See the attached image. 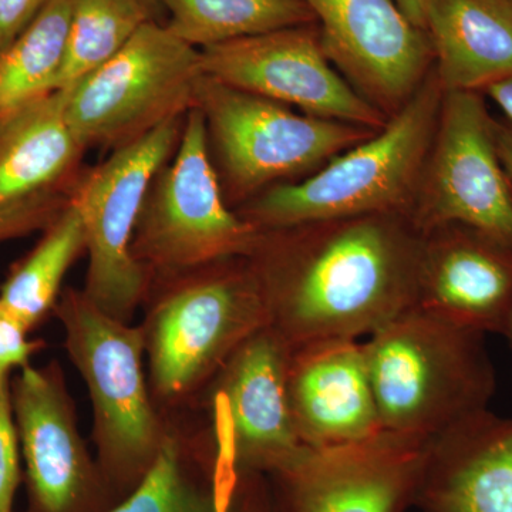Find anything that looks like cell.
Wrapping results in <instances>:
<instances>
[{
  "label": "cell",
  "instance_id": "cell-25",
  "mask_svg": "<svg viewBox=\"0 0 512 512\" xmlns=\"http://www.w3.org/2000/svg\"><path fill=\"white\" fill-rule=\"evenodd\" d=\"M148 20L156 19L140 0H74L55 90L73 86L109 62Z\"/></svg>",
  "mask_w": 512,
  "mask_h": 512
},
{
  "label": "cell",
  "instance_id": "cell-11",
  "mask_svg": "<svg viewBox=\"0 0 512 512\" xmlns=\"http://www.w3.org/2000/svg\"><path fill=\"white\" fill-rule=\"evenodd\" d=\"M291 353L266 325L232 353L208 384V430L222 463L268 477L306 448L289 407Z\"/></svg>",
  "mask_w": 512,
  "mask_h": 512
},
{
  "label": "cell",
  "instance_id": "cell-2",
  "mask_svg": "<svg viewBox=\"0 0 512 512\" xmlns=\"http://www.w3.org/2000/svg\"><path fill=\"white\" fill-rule=\"evenodd\" d=\"M444 89L434 69L382 130L333 157L299 183L259 192L237 211L259 231H274L410 210L433 143Z\"/></svg>",
  "mask_w": 512,
  "mask_h": 512
},
{
  "label": "cell",
  "instance_id": "cell-6",
  "mask_svg": "<svg viewBox=\"0 0 512 512\" xmlns=\"http://www.w3.org/2000/svg\"><path fill=\"white\" fill-rule=\"evenodd\" d=\"M259 237V229L229 208L204 117L192 107L171 163L161 168L147 192L131 244L134 258L153 278H170L249 258Z\"/></svg>",
  "mask_w": 512,
  "mask_h": 512
},
{
  "label": "cell",
  "instance_id": "cell-32",
  "mask_svg": "<svg viewBox=\"0 0 512 512\" xmlns=\"http://www.w3.org/2000/svg\"><path fill=\"white\" fill-rule=\"evenodd\" d=\"M497 146L505 170L512 180V126L508 123H497Z\"/></svg>",
  "mask_w": 512,
  "mask_h": 512
},
{
  "label": "cell",
  "instance_id": "cell-21",
  "mask_svg": "<svg viewBox=\"0 0 512 512\" xmlns=\"http://www.w3.org/2000/svg\"><path fill=\"white\" fill-rule=\"evenodd\" d=\"M69 90L0 114V207L59 190L84 150L67 119Z\"/></svg>",
  "mask_w": 512,
  "mask_h": 512
},
{
  "label": "cell",
  "instance_id": "cell-5",
  "mask_svg": "<svg viewBox=\"0 0 512 512\" xmlns=\"http://www.w3.org/2000/svg\"><path fill=\"white\" fill-rule=\"evenodd\" d=\"M157 279L164 286L140 328L151 396L165 413L204 392L232 353L268 325V312L248 258Z\"/></svg>",
  "mask_w": 512,
  "mask_h": 512
},
{
  "label": "cell",
  "instance_id": "cell-33",
  "mask_svg": "<svg viewBox=\"0 0 512 512\" xmlns=\"http://www.w3.org/2000/svg\"><path fill=\"white\" fill-rule=\"evenodd\" d=\"M141 3H143L144 6L148 10H150L151 15L154 16V19L157 20L158 16L163 13V8H161L160 3L157 2V0H140Z\"/></svg>",
  "mask_w": 512,
  "mask_h": 512
},
{
  "label": "cell",
  "instance_id": "cell-13",
  "mask_svg": "<svg viewBox=\"0 0 512 512\" xmlns=\"http://www.w3.org/2000/svg\"><path fill=\"white\" fill-rule=\"evenodd\" d=\"M430 441L382 430L356 443L303 448L268 476L278 512H407Z\"/></svg>",
  "mask_w": 512,
  "mask_h": 512
},
{
  "label": "cell",
  "instance_id": "cell-14",
  "mask_svg": "<svg viewBox=\"0 0 512 512\" xmlns=\"http://www.w3.org/2000/svg\"><path fill=\"white\" fill-rule=\"evenodd\" d=\"M202 73L305 114L382 130L390 117L350 86L323 52L318 26L274 30L204 47Z\"/></svg>",
  "mask_w": 512,
  "mask_h": 512
},
{
  "label": "cell",
  "instance_id": "cell-7",
  "mask_svg": "<svg viewBox=\"0 0 512 512\" xmlns=\"http://www.w3.org/2000/svg\"><path fill=\"white\" fill-rule=\"evenodd\" d=\"M192 107L204 117L208 146L235 201L247 202L276 180L320 168L379 131L296 114L205 74Z\"/></svg>",
  "mask_w": 512,
  "mask_h": 512
},
{
  "label": "cell",
  "instance_id": "cell-12",
  "mask_svg": "<svg viewBox=\"0 0 512 512\" xmlns=\"http://www.w3.org/2000/svg\"><path fill=\"white\" fill-rule=\"evenodd\" d=\"M10 400L28 488L26 512H107L117 503L77 424L59 362L22 367Z\"/></svg>",
  "mask_w": 512,
  "mask_h": 512
},
{
  "label": "cell",
  "instance_id": "cell-29",
  "mask_svg": "<svg viewBox=\"0 0 512 512\" xmlns=\"http://www.w3.org/2000/svg\"><path fill=\"white\" fill-rule=\"evenodd\" d=\"M50 0H0V50L25 32Z\"/></svg>",
  "mask_w": 512,
  "mask_h": 512
},
{
  "label": "cell",
  "instance_id": "cell-8",
  "mask_svg": "<svg viewBox=\"0 0 512 512\" xmlns=\"http://www.w3.org/2000/svg\"><path fill=\"white\" fill-rule=\"evenodd\" d=\"M201 52L148 20L99 69L67 87V119L84 148L126 146L194 106Z\"/></svg>",
  "mask_w": 512,
  "mask_h": 512
},
{
  "label": "cell",
  "instance_id": "cell-23",
  "mask_svg": "<svg viewBox=\"0 0 512 512\" xmlns=\"http://www.w3.org/2000/svg\"><path fill=\"white\" fill-rule=\"evenodd\" d=\"M170 13L167 28L188 45H220L274 30L316 25L302 0H157Z\"/></svg>",
  "mask_w": 512,
  "mask_h": 512
},
{
  "label": "cell",
  "instance_id": "cell-1",
  "mask_svg": "<svg viewBox=\"0 0 512 512\" xmlns=\"http://www.w3.org/2000/svg\"><path fill=\"white\" fill-rule=\"evenodd\" d=\"M423 234L404 214L261 231L249 256L268 325L298 349L369 338L416 306Z\"/></svg>",
  "mask_w": 512,
  "mask_h": 512
},
{
  "label": "cell",
  "instance_id": "cell-27",
  "mask_svg": "<svg viewBox=\"0 0 512 512\" xmlns=\"http://www.w3.org/2000/svg\"><path fill=\"white\" fill-rule=\"evenodd\" d=\"M22 481V456L12 400L10 380L0 382V512H15L16 493Z\"/></svg>",
  "mask_w": 512,
  "mask_h": 512
},
{
  "label": "cell",
  "instance_id": "cell-19",
  "mask_svg": "<svg viewBox=\"0 0 512 512\" xmlns=\"http://www.w3.org/2000/svg\"><path fill=\"white\" fill-rule=\"evenodd\" d=\"M414 508L512 512V419L487 409L431 440Z\"/></svg>",
  "mask_w": 512,
  "mask_h": 512
},
{
  "label": "cell",
  "instance_id": "cell-34",
  "mask_svg": "<svg viewBox=\"0 0 512 512\" xmlns=\"http://www.w3.org/2000/svg\"><path fill=\"white\" fill-rule=\"evenodd\" d=\"M503 336H505V338H507V340H508V342H510V345L512 348V313H511L510 319H508L507 326H505Z\"/></svg>",
  "mask_w": 512,
  "mask_h": 512
},
{
  "label": "cell",
  "instance_id": "cell-22",
  "mask_svg": "<svg viewBox=\"0 0 512 512\" xmlns=\"http://www.w3.org/2000/svg\"><path fill=\"white\" fill-rule=\"evenodd\" d=\"M84 251L86 234L82 217L69 200L56 220L43 231L36 247L13 266L0 285V309L29 333L33 332L55 312L63 292L64 276Z\"/></svg>",
  "mask_w": 512,
  "mask_h": 512
},
{
  "label": "cell",
  "instance_id": "cell-24",
  "mask_svg": "<svg viewBox=\"0 0 512 512\" xmlns=\"http://www.w3.org/2000/svg\"><path fill=\"white\" fill-rule=\"evenodd\" d=\"M74 0H50L28 29L0 50V114L55 90Z\"/></svg>",
  "mask_w": 512,
  "mask_h": 512
},
{
  "label": "cell",
  "instance_id": "cell-17",
  "mask_svg": "<svg viewBox=\"0 0 512 512\" xmlns=\"http://www.w3.org/2000/svg\"><path fill=\"white\" fill-rule=\"evenodd\" d=\"M293 426L306 447L356 443L382 431L363 340L293 349L288 367Z\"/></svg>",
  "mask_w": 512,
  "mask_h": 512
},
{
  "label": "cell",
  "instance_id": "cell-30",
  "mask_svg": "<svg viewBox=\"0 0 512 512\" xmlns=\"http://www.w3.org/2000/svg\"><path fill=\"white\" fill-rule=\"evenodd\" d=\"M497 104L498 109L507 117V123L512 126V76L503 82L495 83L484 92Z\"/></svg>",
  "mask_w": 512,
  "mask_h": 512
},
{
  "label": "cell",
  "instance_id": "cell-16",
  "mask_svg": "<svg viewBox=\"0 0 512 512\" xmlns=\"http://www.w3.org/2000/svg\"><path fill=\"white\" fill-rule=\"evenodd\" d=\"M416 306L454 325L503 335L512 313V247L464 225L424 232Z\"/></svg>",
  "mask_w": 512,
  "mask_h": 512
},
{
  "label": "cell",
  "instance_id": "cell-10",
  "mask_svg": "<svg viewBox=\"0 0 512 512\" xmlns=\"http://www.w3.org/2000/svg\"><path fill=\"white\" fill-rule=\"evenodd\" d=\"M409 218L421 234L457 224L512 247V180L483 93H444Z\"/></svg>",
  "mask_w": 512,
  "mask_h": 512
},
{
  "label": "cell",
  "instance_id": "cell-15",
  "mask_svg": "<svg viewBox=\"0 0 512 512\" xmlns=\"http://www.w3.org/2000/svg\"><path fill=\"white\" fill-rule=\"evenodd\" d=\"M323 52L360 96L392 117L434 66L429 36L394 0H302Z\"/></svg>",
  "mask_w": 512,
  "mask_h": 512
},
{
  "label": "cell",
  "instance_id": "cell-31",
  "mask_svg": "<svg viewBox=\"0 0 512 512\" xmlns=\"http://www.w3.org/2000/svg\"><path fill=\"white\" fill-rule=\"evenodd\" d=\"M394 2L417 28L423 30L426 28L427 13L433 0H394Z\"/></svg>",
  "mask_w": 512,
  "mask_h": 512
},
{
  "label": "cell",
  "instance_id": "cell-28",
  "mask_svg": "<svg viewBox=\"0 0 512 512\" xmlns=\"http://www.w3.org/2000/svg\"><path fill=\"white\" fill-rule=\"evenodd\" d=\"M45 346L43 340L29 339L28 330L0 309V382L12 379L13 373L30 365Z\"/></svg>",
  "mask_w": 512,
  "mask_h": 512
},
{
  "label": "cell",
  "instance_id": "cell-9",
  "mask_svg": "<svg viewBox=\"0 0 512 512\" xmlns=\"http://www.w3.org/2000/svg\"><path fill=\"white\" fill-rule=\"evenodd\" d=\"M184 119L165 121L117 148L70 194L82 217L89 255L82 291L101 312L121 322H131L150 291L153 276L134 258L131 244L150 185L180 143Z\"/></svg>",
  "mask_w": 512,
  "mask_h": 512
},
{
  "label": "cell",
  "instance_id": "cell-3",
  "mask_svg": "<svg viewBox=\"0 0 512 512\" xmlns=\"http://www.w3.org/2000/svg\"><path fill=\"white\" fill-rule=\"evenodd\" d=\"M484 338L414 306L363 339L382 429L431 441L487 410L497 382Z\"/></svg>",
  "mask_w": 512,
  "mask_h": 512
},
{
  "label": "cell",
  "instance_id": "cell-18",
  "mask_svg": "<svg viewBox=\"0 0 512 512\" xmlns=\"http://www.w3.org/2000/svg\"><path fill=\"white\" fill-rule=\"evenodd\" d=\"M107 512L278 511L268 477L222 463L208 427L192 434L170 420L150 473Z\"/></svg>",
  "mask_w": 512,
  "mask_h": 512
},
{
  "label": "cell",
  "instance_id": "cell-4",
  "mask_svg": "<svg viewBox=\"0 0 512 512\" xmlns=\"http://www.w3.org/2000/svg\"><path fill=\"white\" fill-rule=\"evenodd\" d=\"M53 315L92 402L97 464L120 503L150 473L170 427L144 373L143 332L101 312L74 288L62 292Z\"/></svg>",
  "mask_w": 512,
  "mask_h": 512
},
{
  "label": "cell",
  "instance_id": "cell-20",
  "mask_svg": "<svg viewBox=\"0 0 512 512\" xmlns=\"http://www.w3.org/2000/svg\"><path fill=\"white\" fill-rule=\"evenodd\" d=\"M424 32L444 92H480L512 76V0H433Z\"/></svg>",
  "mask_w": 512,
  "mask_h": 512
},
{
  "label": "cell",
  "instance_id": "cell-26",
  "mask_svg": "<svg viewBox=\"0 0 512 512\" xmlns=\"http://www.w3.org/2000/svg\"><path fill=\"white\" fill-rule=\"evenodd\" d=\"M69 200L70 194L56 190L0 207V242L45 231L66 208Z\"/></svg>",
  "mask_w": 512,
  "mask_h": 512
}]
</instances>
